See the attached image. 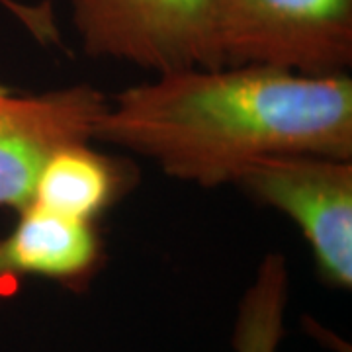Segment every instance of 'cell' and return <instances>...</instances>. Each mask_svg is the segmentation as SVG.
I'll return each instance as SVG.
<instances>
[{"label":"cell","instance_id":"cell-4","mask_svg":"<svg viewBox=\"0 0 352 352\" xmlns=\"http://www.w3.org/2000/svg\"><path fill=\"white\" fill-rule=\"evenodd\" d=\"M226 65L307 75L352 67V0H215Z\"/></svg>","mask_w":352,"mask_h":352},{"label":"cell","instance_id":"cell-6","mask_svg":"<svg viewBox=\"0 0 352 352\" xmlns=\"http://www.w3.org/2000/svg\"><path fill=\"white\" fill-rule=\"evenodd\" d=\"M16 214V226L0 235V300L12 298L28 278L87 292L106 264L96 223L53 214L32 201Z\"/></svg>","mask_w":352,"mask_h":352},{"label":"cell","instance_id":"cell-3","mask_svg":"<svg viewBox=\"0 0 352 352\" xmlns=\"http://www.w3.org/2000/svg\"><path fill=\"white\" fill-rule=\"evenodd\" d=\"M233 184L300 229L325 286L352 288V161L272 155L245 166Z\"/></svg>","mask_w":352,"mask_h":352},{"label":"cell","instance_id":"cell-8","mask_svg":"<svg viewBox=\"0 0 352 352\" xmlns=\"http://www.w3.org/2000/svg\"><path fill=\"white\" fill-rule=\"evenodd\" d=\"M289 272L282 252H268L256 268L254 280L245 289L233 327L235 352H278L284 339Z\"/></svg>","mask_w":352,"mask_h":352},{"label":"cell","instance_id":"cell-5","mask_svg":"<svg viewBox=\"0 0 352 352\" xmlns=\"http://www.w3.org/2000/svg\"><path fill=\"white\" fill-rule=\"evenodd\" d=\"M108 96L92 85L22 94L0 85V208L22 210L53 153L92 143Z\"/></svg>","mask_w":352,"mask_h":352},{"label":"cell","instance_id":"cell-9","mask_svg":"<svg viewBox=\"0 0 352 352\" xmlns=\"http://www.w3.org/2000/svg\"><path fill=\"white\" fill-rule=\"evenodd\" d=\"M0 2H2V4H4L20 22H22L25 16H28V12H30V6H25L22 2H16V0H0Z\"/></svg>","mask_w":352,"mask_h":352},{"label":"cell","instance_id":"cell-7","mask_svg":"<svg viewBox=\"0 0 352 352\" xmlns=\"http://www.w3.org/2000/svg\"><path fill=\"white\" fill-rule=\"evenodd\" d=\"M138 182L127 159L75 143L61 147L43 163L32 190V204L53 214L96 223Z\"/></svg>","mask_w":352,"mask_h":352},{"label":"cell","instance_id":"cell-2","mask_svg":"<svg viewBox=\"0 0 352 352\" xmlns=\"http://www.w3.org/2000/svg\"><path fill=\"white\" fill-rule=\"evenodd\" d=\"M82 50L153 75L223 67L215 0H65Z\"/></svg>","mask_w":352,"mask_h":352},{"label":"cell","instance_id":"cell-1","mask_svg":"<svg viewBox=\"0 0 352 352\" xmlns=\"http://www.w3.org/2000/svg\"><path fill=\"white\" fill-rule=\"evenodd\" d=\"M94 141L201 188L233 184L272 155L352 161V78L254 63L159 73L108 98Z\"/></svg>","mask_w":352,"mask_h":352}]
</instances>
